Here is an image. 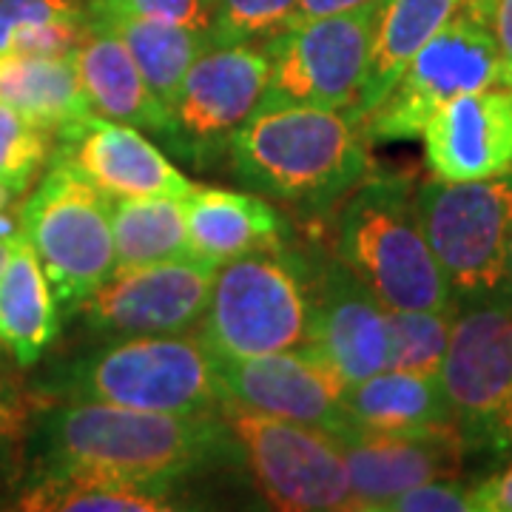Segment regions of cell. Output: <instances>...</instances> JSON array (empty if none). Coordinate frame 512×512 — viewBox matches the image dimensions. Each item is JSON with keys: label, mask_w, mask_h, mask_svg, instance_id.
<instances>
[{"label": "cell", "mask_w": 512, "mask_h": 512, "mask_svg": "<svg viewBox=\"0 0 512 512\" xmlns=\"http://www.w3.org/2000/svg\"><path fill=\"white\" fill-rule=\"evenodd\" d=\"M23 453L29 467L180 484L202 470L237 464L220 413H157L103 402H40Z\"/></svg>", "instance_id": "obj_1"}, {"label": "cell", "mask_w": 512, "mask_h": 512, "mask_svg": "<svg viewBox=\"0 0 512 512\" xmlns=\"http://www.w3.org/2000/svg\"><path fill=\"white\" fill-rule=\"evenodd\" d=\"M367 146L356 117L293 103L256 109L234 134L225 163L245 191L319 217L373 171Z\"/></svg>", "instance_id": "obj_2"}, {"label": "cell", "mask_w": 512, "mask_h": 512, "mask_svg": "<svg viewBox=\"0 0 512 512\" xmlns=\"http://www.w3.org/2000/svg\"><path fill=\"white\" fill-rule=\"evenodd\" d=\"M40 402H103L157 413H220V367L200 336H111L57 365L40 387Z\"/></svg>", "instance_id": "obj_3"}, {"label": "cell", "mask_w": 512, "mask_h": 512, "mask_svg": "<svg viewBox=\"0 0 512 512\" xmlns=\"http://www.w3.org/2000/svg\"><path fill=\"white\" fill-rule=\"evenodd\" d=\"M333 254L390 311H458L421 228L413 174L370 171L339 208Z\"/></svg>", "instance_id": "obj_4"}, {"label": "cell", "mask_w": 512, "mask_h": 512, "mask_svg": "<svg viewBox=\"0 0 512 512\" xmlns=\"http://www.w3.org/2000/svg\"><path fill=\"white\" fill-rule=\"evenodd\" d=\"M313 259L276 242L222 262L202 313L200 339L217 359L302 348L311 322Z\"/></svg>", "instance_id": "obj_5"}, {"label": "cell", "mask_w": 512, "mask_h": 512, "mask_svg": "<svg viewBox=\"0 0 512 512\" xmlns=\"http://www.w3.org/2000/svg\"><path fill=\"white\" fill-rule=\"evenodd\" d=\"M495 0H461L453 18L407 63L396 86L362 120L367 143L419 140L430 117L458 94L501 86Z\"/></svg>", "instance_id": "obj_6"}, {"label": "cell", "mask_w": 512, "mask_h": 512, "mask_svg": "<svg viewBox=\"0 0 512 512\" xmlns=\"http://www.w3.org/2000/svg\"><path fill=\"white\" fill-rule=\"evenodd\" d=\"M29 239L60 313H74L117 268L111 197L52 157L46 177L20 205Z\"/></svg>", "instance_id": "obj_7"}, {"label": "cell", "mask_w": 512, "mask_h": 512, "mask_svg": "<svg viewBox=\"0 0 512 512\" xmlns=\"http://www.w3.org/2000/svg\"><path fill=\"white\" fill-rule=\"evenodd\" d=\"M220 416L234 441L237 467L271 510H353L348 467L330 433L222 402Z\"/></svg>", "instance_id": "obj_8"}, {"label": "cell", "mask_w": 512, "mask_h": 512, "mask_svg": "<svg viewBox=\"0 0 512 512\" xmlns=\"http://www.w3.org/2000/svg\"><path fill=\"white\" fill-rule=\"evenodd\" d=\"M416 208L458 308L504 291L512 174L464 183L433 177L416 185Z\"/></svg>", "instance_id": "obj_9"}, {"label": "cell", "mask_w": 512, "mask_h": 512, "mask_svg": "<svg viewBox=\"0 0 512 512\" xmlns=\"http://www.w3.org/2000/svg\"><path fill=\"white\" fill-rule=\"evenodd\" d=\"M379 0L342 15L288 23L265 37L271 80L259 109L322 106L348 111L365 83Z\"/></svg>", "instance_id": "obj_10"}, {"label": "cell", "mask_w": 512, "mask_h": 512, "mask_svg": "<svg viewBox=\"0 0 512 512\" xmlns=\"http://www.w3.org/2000/svg\"><path fill=\"white\" fill-rule=\"evenodd\" d=\"M268 80L271 57L265 46L237 43L205 49L168 106L174 117L171 154L200 171L225 163L234 134L254 117Z\"/></svg>", "instance_id": "obj_11"}, {"label": "cell", "mask_w": 512, "mask_h": 512, "mask_svg": "<svg viewBox=\"0 0 512 512\" xmlns=\"http://www.w3.org/2000/svg\"><path fill=\"white\" fill-rule=\"evenodd\" d=\"M217 268L194 254L114 268L77 313L97 336L188 333L202 322Z\"/></svg>", "instance_id": "obj_12"}, {"label": "cell", "mask_w": 512, "mask_h": 512, "mask_svg": "<svg viewBox=\"0 0 512 512\" xmlns=\"http://www.w3.org/2000/svg\"><path fill=\"white\" fill-rule=\"evenodd\" d=\"M439 382L470 453H481L490 424L512 396L510 293L498 291L458 308Z\"/></svg>", "instance_id": "obj_13"}, {"label": "cell", "mask_w": 512, "mask_h": 512, "mask_svg": "<svg viewBox=\"0 0 512 512\" xmlns=\"http://www.w3.org/2000/svg\"><path fill=\"white\" fill-rule=\"evenodd\" d=\"M217 367L225 402L319 427L330 436L348 427V382L308 345L251 359H217Z\"/></svg>", "instance_id": "obj_14"}, {"label": "cell", "mask_w": 512, "mask_h": 512, "mask_svg": "<svg viewBox=\"0 0 512 512\" xmlns=\"http://www.w3.org/2000/svg\"><path fill=\"white\" fill-rule=\"evenodd\" d=\"M308 348L339 370L348 384L390 367L387 308L339 256H322L311 271Z\"/></svg>", "instance_id": "obj_15"}, {"label": "cell", "mask_w": 512, "mask_h": 512, "mask_svg": "<svg viewBox=\"0 0 512 512\" xmlns=\"http://www.w3.org/2000/svg\"><path fill=\"white\" fill-rule=\"evenodd\" d=\"M348 467L353 510L376 512L384 501L416 484L464 476L470 444L456 424H441L416 433H367L356 427L339 430Z\"/></svg>", "instance_id": "obj_16"}, {"label": "cell", "mask_w": 512, "mask_h": 512, "mask_svg": "<svg viewBox=\"0 0 512 512\" xmlns=\"http://www.w3.org/2000/svg\"><path fill=\"white\" fill-rule=\"evenodd\" d=\"M57 140V160L72 165L111 200L160 194L188 197L194 191V183L183 171H177L160 148L126 123L89 114Z\"/></svg>", "instance_id": "obj_17"}, {"label": "cell", "mask_w": 512, "mask_h": 512, "mask_svg": "<svg viewBox=\"0 0 512 512\" xmlns=\"http://www.w3.org/2000/svg\"><path fill=\"white\" fill-rule=\"evenodd\" d=\"M433 177L464 183L512 174V89L458 94L424 126Z\"/></svg>", "instance_id": "obj_18"}, {"label": "cell", "mask_w": 512, "mask_h": 512, "mask_svg": "<svg viewBox=\"0 0 512 512\" xmlns=\"http://www.w3.org/2000/svg\"><path fill=\"white\" fill-rule=\"evenodd\" d=\"M6 507L23 512H171L188 510L191 504H185L180 481L29 467Z\"/></svg>", "instance_id": "obj_19"}, {"label": "cell", "mask_w": 512, "mask_h": 512, "mask_svg": "<svg viewBox=\"0 0 512 512\" xmlns=\"http://www.w3.org/2000/svg\"><path fill=\"white\" fill-rule=\"evenodd\" d=\"M74 69L94 114L154 134L168 151L174 146L171 109L154 94L123 40L106 29L86 26V35L72 52Z\"/></svg>", "instance_id": "obj_20"}, {"label": "cell", "mask_w": 512, "mask_h": 512, "mask_svg": "<svg viewBox=\"0 0 512 512\" xmlns=\"http://www.w3.org/2000/svg\"><path fill=\"white\" fill-rule=\"evenodd\" d=\"M185 228L191 254L217 265L288 237V222L265 197L197 185L185 197Z\"/></svg>", "instance_id": "obj_21"}, {"label": "cell", "mask_w": 512, "mask_h": 512, "mask_svg": "<svg viewBox=\"0 0 512 512\" xmlns=\"http://www.w3.org/2000/svg\"><path fill=\"white\" fill-rule=\"evenodd\" d=\"M63 313L29 239L12 242L0 271V350L18 370L35 367L60 333Z\"/></svg>", "instance_id": "obj_22"}, {"label": "cell", "mask_w": 512, "mask_h": 512, "mask_svg": "<svg viewBox=\"0 0 512 512\" xmlns=\"http://www.w3.org/2000/svg\"><path fill=\"white\" fill-rule=\"evenodd\" d=\"M348 427L367 433H416L456 424L439 376L387 367L345 390Z\"/></svg>", "instance_id": "obj_23"}, {"label": "cell", "mask_w": 512, "mask_h": 512, "mask_svg": "<svg viewBox=\"0 0 512 512\" xmlns=\"http://www.w3.org/2000/svg\"><path fill=\"white\" fill-rule=\"evenodd\" d=\"M458 3L461 0H379L370 63L359 97L348 109L350 117L362 123L382 103L413 55L453 18Z\"/></svg>", "instance_id": "obj_24"}, {"label": "cell", "mask_w": 512, "mask_h": 512, "mask_svg": "<svg viewBox=\"0 0 512 512\" xmlns=\"http://www.w3.org/2000/svg\"><path fill=\"white\" fill-rule=\"evenodd\" d=\"M0 100L55 134V140L94 114L72 55H0Z\"/></svg>", "instance_id": "obj_25"}, {"label": "cell", "mask_w": 512, "mask_h": 512, "mask_svg": "<svg viewBox=\"0 0 512 512\" xmlns=\"http://www.w3.org/2000/svg\"><path fill=\"white\" fill-rule=\"evenodd\" d=\"M86 26L106 29L123 40L128 55L134 57L137 69L143 72L148 86L154 89V94L165 106L174 103L194 60L205 49H211L208 29H194V26H183V23H165V20L109 12V15H86Z\"/></svg>", "instance_id": "obj_26"}, {"label": "cell", "mask_w": 512, "mask_h": 512, "mask_svg": "<svg viewBox=\"0 0 512 512\" xmlns=\"http://www.w3.org/2000/svg\"><path fill=\"white\" fill-rule=\"evenodd\" d=\"M117 268L188 256L185 197H120L111 200Z\"/></svg>", "instance_id": "obj_27"}, {"label": "cell", "mask_w": 512, "mask_h": 512, "mask_svg": "<svg viewBox=\"0 0 512 512\" xmlns=\"http://www.w3.org/2000/svg\"><path fill=\"white\" fill-rule=\"evenodd\" d=\"M458 313V311H456ZM456 313L450 311H390L387 308V333H390V367L407 373L439 376L447 353L450 330Z\"/></svg>", "instance_id": "obj_28"}, {"label": "cell", "mask_w": 512, "mask_h": 512, "mask_svg": "<svg viewBox=\"0 0 512 512\" xmlns=\"http://www.w3.org/2000/svg\"><path fill=\"white\" fill-rule=\"evenodd\" d=\"M55 134L0 100V185L23 194L40 165L49 160Z\"/></svg>", "instance_id": "obj_29"}, {"label": "cell", "mask_w": 512, "mask_h": 512, "mask_svg": "<svg viewBox=\"0 0 512 512\" xmlns=\"http://www.w3.org/2000/svg\"><path fill=\"white\" fill-rule=\"evenodd\" d=\"M296 0H214L211 46H237L271 37L291 20Z\"/></svg>", "instance_id": "obj_30"}, {"label": "cell", "mask_w": 512, "mask_h": 512, "mask_svg": "<svg viewBox=\"0 0 512 512\" xmlns=\"http://www.w3.org/2000/svg\"><path fill=\"white\" fill-rule=\"evenodd\" d=\"M37 393L26 390L15 373H9L0 362V467H9L18 456L32 430Z\"/></svg>", "instance_id": "obj_31"}, {"label": "cell", "mask_w": 512, "mask_h": 512, "mask_svg": "<svg viewBox=\"0 0 512 512\" xmlns=\"http://www.w3.org/2000/svg\"><path fill=\"white\" fill-rule=\"evenodd\" d=\"M86 15H134V18L183 23L194 29L211 26L214 0H80Z\"/></svg>", "instance_id": "obj_32"}, {"label": "cell", "mask_w": 512, "mask_h": 512, "mask_svg": "<svg viewBox=\"0 0 512 512\" xmlns=\"http://www.w3.org/2000/svg\"><path fill=\"white\" fill-rule=\"evenodd\" d=\"M376 512H476V501L461 478H439L393 495Z\"/></svg>", "instance_id": "obj_33"}, {"label": "cell", "mask_w": 512, "mask_h": 512, "mask_svg": "<svg viewBox=\"0 0 512 512\" xmlns=\"http://www.w3.org/2000/svg\"><path fill=\"white\" fill-rule=\"evenodd\" d=\"M55 20H86L80 0H0V55L26 26Z\"/></svg>", "instance_id": "obj_34"}, {"label": "cell", "mask_w": 512, "mask_h": 512, "mask_svg": "<svg viewBox=\"0 0 512 512\" xmlns=\"http://www.w3.org/2000/svg\"><path fill=\"white\" fill-rule=\"evenodd\" d=\"M476 512H512V461L507 470L478 481L473 487Z\"/></svg>", "instance_id": "obj_35"}, {"label": "cell", "mask_w": 512, "mask_h": 512, "mask_svg": "<svg viewBox=\"0 0 512 512\" xmlns=\"http://www.w3.org/2000/svg\"><path fill=\"white\" fill-rule=\"evenodd\" d=\"M493 35L501 55V86H512V0L493 3Z\"/></svg>", "instance_id": "obj_36"}, {"label": "cell", "mask_w": 512, "mask_h": 512, "mask_svg": "<svg viewBox=\"0 0 512 512\" xmlns=\"http://www.w3.org/2000/svg\"><path fill=\"white\" fill-rule=\"evenodd\" d=\"M481 453H493L498 458H512V396L498 410V416L490 424L487 436L481 441Z\"/></svg>", "instance_id": "obj_37"}, {"label": "cell", "mask_w": 512, "mask_h": 512, "mask_svg": "<svg viewBox=\"0 0 512 512\" xmlns=\"http://www.w3.org/2000/svg\"><path fill=\"white\" fill-rule=\"evenodd\" d=\"M373 0H296V9L288 23H302V20L313 18H328V15H342V12H350V9H359V6H367ZM285 23V26H288Z\"/></svg>", "instance_id": "obj_38"}, {"label": "cell", "mask_w": 512, "mask_h": 512, "mask_svg": "<svg viewBox=\"0 0 512 512\" xmlns=\"http://www.w3.org/2000/svg\"><path fill=\"white\" fill-rule=\"evenodd\" d=\"M23 205V202H20ZM20 205H6L0 208V242H15L23 237V222H20Z\"/></svg>", "instance_id": "obj_39"}, {"label": "cell", "mask_w": 512, "mask_h": 512, "mask_svg": "<svg viewBox=\"0 0 512 512\" xmlns=\"http://www.w3.org/2000/svg\"><path fill=\"white\" fill-rule=\"evenodd\" d=\"M504 291L510 293V299H512V239H510V251H507V271H504Z\"/></svg>", "instance_id": "obj_40"}, {"label": "cell", "mask_w": 512, "mask_h": 512, "mask_svg": "<svg viewBox=\"0 0 512 512\" xmlns=\"http://www.w3.org/2000/svg\"><path fill=\"white\" fill-rule=\"evenodd\" d=\"M9 254H12V242H0V271H3V265H6Z\"/></svg>", "instance_id": "obj_41"}, {"label": "cell", "mask_w": 512, "mask_h": 512, "mask_svg": "<svg viewBox=\"0 0 512 512\" xmlns=\"http://www.w3.org/2000/svg\"><path fill=\"white\" fill-rule=\"evenodd\" d=\"M0 362H3V359H0Z\"/></svg>", "instance_id": "obj_42"}, {"label": "cell", "mask_w": 512, "mask_h": 512, "mask_svg": "<svg viewBox=\"0 0 512 512\" xmlns=\"http://www.w3.org/2000/svg\"><path fill=\"white\" fill-rule=\"evenodd\" d=\"M510 89H512V86H510Z\"/></svg>", "instance_id": "obj_43"}]
</instances>
